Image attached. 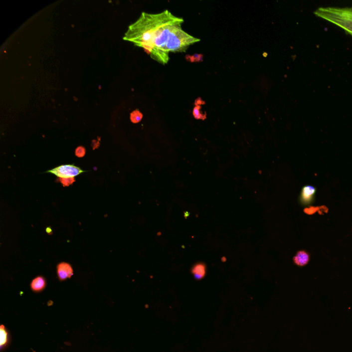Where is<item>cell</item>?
Instances as JSON below:
<instances>
[{
	"label": "cell",
	"mask_w": 352,
	"mask_h": 352,
	"mask_svg": "<svg viewBox=\"0 0 352 352\" xmlns=\"http://www.w3.org/2000/svg\"><path fill=\"white\" fill-rule=\"evenodd\" d=\"M183 22L182 18L168 10L157 14L143 12L129 26L123 39L143 48L152 59L165 65L170 60L171 43Z\"/></svg>",
	"instance_id": "6da1fadb"
},
{
	"label": "cell",
	"mask_w": 352,
	"mask_h": 352,
	"mask_svg": "<svg viewBox=\"0 0 352 352\" xmlns=\"http://www.w3.org/2000/svg\"><path fill=\"white\" fill-rule=\"evenodd\" d=\"M315 15L337 25L352 36V7H320Z\"/></svg>",
	"instance_id": "7a4b0ae2"
},
{
	"label": "cell",
	"mask_w": 352,
	"mask_h": 352,
	"mask_svg": "<svg viewBox=\"0 0 352 352\" xmlns=\"http://www.w3.org/2000/svg\"><path fill=\"white\" fill-rule=\"evenodd\" d=\"M48 173L54 174L60 178H70L79 176L84 171L73 165H61L53 170L48 171Z\"/></svg>",
	"instance_id": "3957f363"
},
{
	"label": "cell",
	"mask_w": 352,
	"mask_h": 352,
	"mask_svg": "<svg viewBox=\"0 0 352 352\" xmlns=\"http://www.w3.org/2000/svg\"><path fill=\"white\" fill-rule=\"evenodd\" d=\"M317 191L315 187L311 185H306L304 186L301 190L299 201L304 206H308L311 204L315 200V195Z\"/></svg>",
	"instance_id": "277c9868"
},
{
	"label": "cell",
	"mask_w": 352,
	"mask_h": 352,
	"mask_svg": "<svg viewBox=\"0 0 352 352\" xmlns=\"http://www.w3.org/2000/svg\"><path fill=\"white\" fill-rule=\"evenodd\" d=\"M57 275L61 281L70 278L73 275L72 266L67 263H60L57 266Z\"/></svg>",
	"instance_id": "5b68a950"
},
{
	"label": "cell",
	"mask_w": 352,
	"mask_h": 352,
	"mask_svg": "<svg viewBox=\"0 0 352 352\" xmlns=\"http://www.w3.org/2000/svg\"><path fill=\"white\" fill-rule=\"evenodd\" d=\"M206 273V266L204 263L199 262L194 265L191 268V273L196 280H201L205 277Z\"/></svg>",
	"instance_id": "8992f818"
},
{
	"label": "cell",
	"mask_w": 352,
	"mask_h": 352,
	"mask_svg": "<svg viewBox=\"0 0 352 352\" xmlns=\"http://www.w3.org/2000/svg\"><path fill=\"white\" fill-rule=\"evenodd\" d=\"M294 262L299 266H304L308 264L310 261L309 254L304 250H300L293 258Z\"/></svg>",
	"instance_id": "52a82bcc"
},
{
	"label": "cell",
	"mask_w": 352,
	"mask_h": 352,
	"mask_svg": "<svg viewBox=\"0 0 352 352\" xmlns=\"http://www.w3.org/2000/svg\"><path fill=\"white\" fill-rule=\"evenodd\" d=\"M31 289L34 292H41L46 287V280L42 277H37L32 280Z\"/></svg>",
	"instance_id": "ba28073f"
},
{
	"label": "cell",
	"mask_w": 352,
	"mask_h": 352,
	"mask_svg": "<svg viewBox=\"0 0 352 352\" xmlns=\"http://www.w3.org/2000/svg\"><path fill=\"white\" fill-rule=\"evenodd\" d=\"M0 335H1L0 337V348L2 350L3 348L7 346L9 341L8 334L3 326H1L0 328Z\"/></svg>",
	"instance_id": "9c48e42d"
},
{
	"label": "cell",
	"mask_w": 352,
	"mask_h": 352,
	"mask_svg": "<svg viewBox=\"0 0 352 352\" xmlns=\"http://www.w3.org/2000/svg\"><path fill=\"white\" fill-rule=\"evenodd\" d=\"M143 119V114L139 110H135L130 114V120L133 123H138Z\"/></svg>",
	"instance_id": "30bf717a"
},
{
	"label": "cell",
	"mask_w": 352,
	"mask_h": 352,
	"mask_svg": "<svg viewBox=\"0 0 352 352\" xmlns=\"http://www.w3.org/2000/svg\"><path fill=\"white\" fill-rule=\"evenodd\" d=\"M60 182H61L63 186H68L75 182V179H74V177H70V178H60Z\"/></svg>",
	"instance_id": "8fae6325"
},
{
	"label": "cell",
	"mask_w": 352,
	"mask_h": 352,
	"mask_svg": "<svg viewBox=\"0 0 352 352\" xmlns=\"http://www.w3.org/2000/svg\"><path fill=\"white\" fill-rule=\"evenodd\" d=\"M199 110H200V105H197V106H195V108H194L193 110V116L195 118V119H204L202 118V114L200 113V112H199Z\"/></svg>",
	"instance_id": "7c38bea8"
},
{
	"label": "cell",
	"mask_w": 352,
	"mask_h": 352,
	"mask_svg": "<svg viewBox=\"0 0 352 352\" xmlns=\"http://www.w3.org/2000/svg\"><path fill=\"white\" fill-rule=\"evenodd\" d=\"M85 152H86V151H85V149L83 148V147H78L75 150V155L77 156V157L82 158L84 157Z\"/></svg>",
	"instance_id": "4fadbf2b"
},
{
	"label": "cell",
	"mask_w": 352,
	"mask_h": 352,
	"mask_svg": "<svg viewBox=\"0 0 352 352\" xmlns=\"http://www.w3.org/2000/svg\"><path fill=\"white\" fill-rule=\"evenodd\" d=\"M202 59V54H194L192 57H189L190 61H200Z\"/></svg>",
	"instance_id": "5bb4252c"
}]
</instances>
